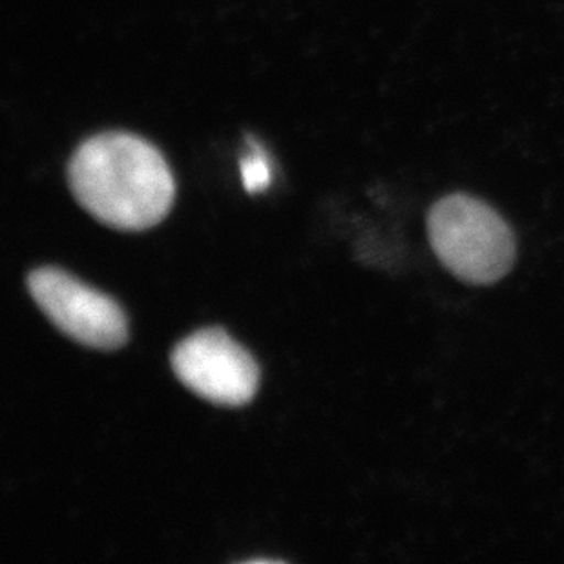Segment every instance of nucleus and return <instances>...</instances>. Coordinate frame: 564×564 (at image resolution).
<instances>
[{
  "instance_id": "nucleus-4",
  "label": "nucleus",
  "mask_w": 564,
  "mask_h": 564,
  "mask_svg": "<svg viewBox=\"0 0 564 564\" xmlns=\"http://www.w3.org/2000/svg\"><path fill=\"white\" fill-rule=\"evenodd\" d=\"M172 371L192 393L216 405L240 408L251 402L260 368L224 329L208 327L183 338L171 355Z\"/></svg>"
},
{
  "instance_id": "nucleus-3",
  "label": "nucleus",
  "mask_w": 564,
  "mask_h": 564,
  "mask_svg": "<svg viewBox=\"0 0 564 564\" xmlns=\"http://www.w3.org/2000/svg\"><path fill=\"white\" fill-rule=\"evenodd\" d=\"M26 285L44 316L80 346L113 351L127 344V314L107 294L57 267L33 269Z\"/></svg>"
},
{
  "instance_id": "nucleus-1",
  "label": "nucleus",
  "mask_w": 564,
  "mask_h": 564,
  "mask_svg": "<svg viewBox=\"0 0 564 564\" xmlns=\"http://www.w3.org/2000/svg\"><path fill=\"white\" fill-rule=\"evenodd\" d=\"M68 185L97 221L132 232L165 219L176 194L160 150L128 132L97 133L83 141L68 163Z\"/></svg>"
},
{
  "instance_id": "nucleus-2",
  "label": "nucleus",
  "mask_w": 564,
  "mask_h": 564,
  "mask_svg": "<svg viewBox=\"0 0 564 564\" xmlns=\"http://www.w3.org/2000/svg\"><path fill=\"white\" fill-rule=\"evenodd\" d=\"M427 232L442 265L464 282L496 283L513 267L510 225L477 197L453 194L438 199L427 216Z\"/></svg>"
},
{
  "instance_id": "nucleus-5",
  "label": "nucleus",
  "mask_w": 564,
  "mask_h": 564,
  "mask_svg": "<svg viewBox=\"0 0 564 564\" xmlns=\"http://www.w3.org/2000/svg\"><path fill=\"white\" fill-rule=\"evenodd\" d=\"M241 180L247 192L265 191L271 183V166L267 161L263 150L256 143H251V152L241 160Z\"/></svg>"
}]
</instances>
